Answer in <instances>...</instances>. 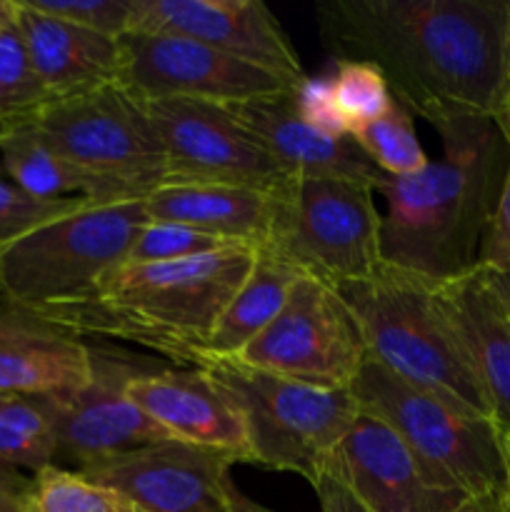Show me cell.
<instances>
[{
	"instance_id": "cell-43",
	"label": "cell",
	"mask_w": 510,
	"mask_h": 512,
	"mask_svg": "<svg viewBox=\"0 0 510 512\" xmlns=\"http://www.w3.org/2000/svg\"><path fill=\"white\" fill-rule=\"evenodd\" d=\"M505 448L510 450V435H505Z\"/></svg>"
},
{
	"instance_id": "cell-17",
	"label": "cell",
	"mask_w": 510,
	"mask_h": 512,
	"mask_svg": "<svg viewBox=\"0 0 510 512\" xmlns=\"http://www.w3.org/2000/svg\"><path fill=\"white\" fill-rule=\"evenodd\" d=\"M128 395L175 440L225 450L238 463H250L243 418L203 368L148 370L130 383Z\"/></svg>"
},
{
	"instance_id": "cell-36",
	"label": "cell",
	"mask_w": 510,
	"mask_h": 512,
	"mask_svg": "<svg viewBox=\"0 0 510 512\" xmlns=\"http://www.w3.org/2000/svg\"><path fill=\"white\" fill-rule=\"evenodd\" d=\"M33 478L0 468V512H33Z\"/></svg>"
},
{
	"instance_id": "cell-16",
	"label": "cell",
	"mask_w": 510,
	"mask_h": 512,
	"mask_svg": "<svg viewBox=\"0 0 510 512\" xmlns=\"http://www.w3.org/2000/svg\"><path fill=\"white\" fill-rule=\"evenodd\" d=\"M328 468L368 512H455L468 495L430 483L403 440L373 415L360 413Z\"/></svg>"
},
{
	"instance_id": "cell-33",
	"label": "cell",
	"mask_w": 510,
	"mask_h": 512,
	"mask_svg": "<svg viewBox=\"0 0 510 512\" xmlns=\"http://www.w3.org/2000/svg\"><path fill=\"white\" fill-rule=\"evenodd\" d=\"M295 108L300 118L318 133L328 138H350L348 120L335 103L330 78H305L295 88Z\"/></svg>"
},
{
	"instance_id": "cell-31",
	"label": "cell",
	"mask_w": 510,
	"mask_h": 512,
	"mask_svg": "<svg viewBox=\"0 0 510 512\" xmlns=\"http://www.w3.org/2000/svg\"><path fill=\"white\" fill-rule=\"evenodd\" d=\"M83 203H88V200H38L15 188L8 178H0V253L33 228L58 218V215L70 213Z\"/></svg>"
},
{
	"instance_id": "cell-14",
	"label": "cell",
	"mask_w": 510,
	"mask_h": 512,
	"mask_svg": "<svg viewBox=\"0 0 510 512\" xmlns=\"http://www.w3.org/2000/svg\"><path fill=\"white\" fill-rule=\"evenodd\" d=\"M238 458L225 450L165 440L75 470L115 490L145 512H230V470Z\"/></svg>"
},
{
	"instance_id": "cell-3",
	"label": "cell",
	"mask_w": 510,
	"mask_h": 512,
	"mask_svg": "<svg viewBox=\"0 0 510 512\" xmlns=\"http://www.w3.org/2000/svg\"><path fill=\"white\" fill-rule=\"evenodd\" d=\"M255 255V248H230L170 263H125L83 300L40 315L80 338L128 340L200 368L210 335Z\"/></svg>"
},
{
	"instance_id": "cell-23",
	"label": "cell",
	"mask_w": 510,
	"mask_h": 512,
	"mask_svg": "<svg viewBox=\"0 0 510 512\" xmlns=\"http://www.w3.org/2000/svg\"><path fill=\"white\" fill-rule=\"evenodd\" d=\"M303 270L295 268L273 250L258 248L248 278L230 298L228 308L220 315L208 348L203 355V368L208 360H235L283 310L290 290L295 288Z\"/></svg>"
},
{
	"instance_id": "cell-1",
	"label": "cell",
	"mask_w": 510,
	"mask_h": 512,
	"mask_svg": "<svg viewBox=\"0 0 510 512\" xmlns=\"http://www.w3.org/2000/svg\"><path fill=\"white\" fill-rule=\"evenodd\" d=\"M508 0H328L325 48L370 63L390 93L430 125L453 115L498 120Z\"/></svg>"
},
{
	"instance_id": "cell-19",
	"label": "cell",
	"mask_w": 510,
	"mask_h": 512,
	"mask_svg": "<svg viewBox=\"0 0 510 512\" xmlns=\"http://www.w3.org/2000/svg\"><path fill=\"white\" fill-rule=\"evenodd\" d=\"M90 378V345L35 310L0 298V395H65Z\"/></svg>"
},
{
	"instance_id": "cell-10",
	"label": "cell",
	"mask_w": 510,
	"mask_h": 512,
	"mask_svg": "<svg viewBox=\"0 0 510 512\" xmlns=\"http://www.w3.org/2000/svg\"><path fill=\"white\" fill-rule=\"evenodd\" d=\"M368 358L348 300L333 283L305 273L278 318L235 360L315 388L350 390Z\"/></svg>"
},
{
	"instance_id": "cell-6",
	"label": "cell",
	"mask_w": 510,
	"mask_h": 512,
	"mask_svg": "<svg viewBox=\"0 0 510 512\" xmlns=\"http://www.w3.org/2000/svg\"><path fill=\"white\" fill-rule=\"evenodd\" d=\"M350 393L360 413L378 418L403 440L430 483L468 498L503 493L508 450L490 418L405 383L370 358Z\"/></svg>"
},
{
	"instance_id": "cell-41",
	"label": "cell",
	"mask_w": 510,
	"mask_h": 512,
	"mask_svg": "<svg viewBox=\"0 0 510 512\" xmlns=\"http://www.w3.org/2000/svg\"><path fill=\"white\" fill-rule=\"evenodd\" d=\"M500 503H503V512H510V450L508 455H505V488L503 495H500Z\"/></svg>"
},
{
	"instance_id": "cell-28",
	"label": "cell",
	"mask_w": 510,
	"mask_h": 512,
	"mask_svg": "<svg viewBox=\"0 0 510 512\" xmlns=\"http://www.w3.org/2000/svg\"><path fill=\"white\" fill-rule=\"evenodd\" d=\"M33 488V512H145L125 495L60 465L35 473Z\"/></svg>"
},
{
	"instance_id": "cell-12",
	"label": "cell",
	"mask_w": 510,
	"mask_h": 512,
	"mask_svg": "<svg viewBox=\"0 0 510 512\" xmlns=\"http://www.w3.org/2000/svg\"><path fill=\"white\" fill-rule=\"evenodd\" d=\"M115 85L133 100H198L225 108L298 88L210 45L168 33L123 35Z\"/></svg>"
},
{
	"instance_id": "cell-15",
	"label": "cell",
	"mask_w": 510,
	"mask_h": 512,
	"mask_svg": "<svg viewBox=\"0 0 510 512\" xmlns=\"http://www.w3.org/2000/svg\"><path fill=\"white\" fill-rule=\"evenodd\" d=\"M130 33H168L300 85L303 63L270 8L260 0H133Z\"/></svg>"
},
{
	"instance_id": "cell-24",
	"label": "cell",
	"mask_w": 510,
	"mask_h": 512,
	"mask_svg": "<svg viewBox=\"0 0 510 512\" xmlns=\"http://www.w3.org/2000/svg\"><path fill=\"white\" fill-rule=\"evenodd\" d=\"M0 165L15 188L38 200L80 198L98 203L95 188L85 175L70 168L48 143L38 135L33 125L13 130L0 138Z\"/></svg>"
},
{
	"instance_id": "cell-9",
	"label": "cell",
	"mask_w": 510,
	"mask_h": 512,
	"mask_svg": "<svg viewBox=\"0 0 510 512\" xmlns=\"http://www.w3.org/2000/svg\"><path fill=\"white\" fill-rule=\"evenodd\" d=\"M375 190L350 178H293L265 250L303 273L338 285L358 283L383 265Z\"/></svg>"
},
{
	"instance_id": "cell-42",
	"label": "cell",
	"mask_w": 510,
	"mask_h": 512,
	"mask_svg": "<svg viewBox=\"0 0 510 512\" xmlns=\"http://www.w3.org/2000/svg\"><path fill=\"white\" fill-rule=\"evenodd\" d=\"M15 13V0H0V33L8 25V20L13 18Z\"/></svg>"
},
{
	"instance_id": "cell-35",
	"label": "cell",
	"mask_w": 510,
	"mask_h": 512,
	"mask_svg": "<svg viewBox=\"0 0 510 512\" xmlns=\"http://www.w3.org/2000/svg\"><path fill=\"white\" fill-rule=\"evenodd\" d=\"M313 490L318 495L323 512H368L333 468H325V473L320 475Z\"/></svg>"
},
{
	"instance_id": "cell-8",
	"label": "cell",
	"mask_w": 510,
	"mask_h": 512,
	"mask_svg": "<svg viewBox=\"0 0 510 512\" xmlns=\"http://www.w3.org/2000/svg\"><path fill=\"white\" fill-rule=\"evenodd\" d=\"M40 138L95 188L98 203L145 200L165 185V155L140 105L118 85L55 100L35 118Z\"/></svg>"
},
{
	"instance_id": "cell-34",
	"label": "cell",
	"mask_w": 510,
	"mask_h": 512,
	"mask_svg": "<svg viewBox=\"0 0 510 512\" xmlns=\"http://www.w3.org/2000/svg\"><path fill=\"white\" fill-rule=\"evenodd\" d=\"M478 268L493 270V273H510V165L503 188H500L493 220H490L483 245H480Z\"/></svg>"
},
{
	"instance_id": "cell-25",
	"label": "cell",
	"mask_w": 510,
	"mask_h": 512,
	"mask_svg": "<svg viewBox=\"0 0 510 512\" xmlns=\"http://www.w3.org/2000/svg\"><path fill=\"white\" fill-rule=\"evenodd\" d=\"M55 453V395H0V468L35 475Z\"/></svg>"
},
{
	"instance_id": "cell-4",
	"label": "cell",
	"mask_w": 510,
	"mask_h": 512,
	"mask_svg": "<svg viewBox=\"0 0 510 512\" xmlns=\"http://www.w3.org/2000/svg\"><path fill=\"white\" fill-rule=\"evenodd\" d=\"M338 290L360 320L370 360L405 383L490 418L488 400L435 303L430 280L383 263L365 280Z\"/></svg>"
},
{
	"instance_id": "cell-27",
	"label": "cell",
	"mask_w": 510,
	"mask_h": 512,
	"mask_svg": "<svg viewBox=\"0 0 510 512\" xmlns=\"http://www.w3.org/2000/svg\"><path fill=\"white\" fill-rule=\"evenodd\" d=\"M358 148L385 175H413L430 163L413 125V113L393 98L380 118L350 133Z\"/></svg>"
},
{
	"instance_id": "cell-5",
	"label": "cell",
	"mask_w": 510,
	"mask_h": 512,
	"mask_svg": "<svg viewBox=\"0 0 510 512\" xmlns=\"http://www.w3.org/2000/svg\"><path fill=\"white\" fill-rule=\"evenodd\" d=\"M145 200L83 203L0 253V298L28 310L73 305L125 265L148 225Z\"/></svg>"
},
{
	"instance_id": "cell-22",
	"label": "cell",
	"mask_w": 510,
	"mask_h": 512,
	"mask_svg": "<svg viewBox=\"0 0 510 512\" xmlns=\"http://www.w3.org/2000/svg\"><path fill=\"white\" fill-rule=\"evenodd\" d=\"M148 218L215 235L243 248H263L280 213V193L235 185L165 183L145 198Z\"/></svg>"
},
{
	"instance_id": "cell-26",
	"label": "cell",
	"mask_w": 510,
	"mask_h": 512,
	"mask_svg": "<svg viewBox=\"0 0 510 512\" xmlns=\"http://www.w3.org/2000/svg\"><path fill=\"white\" fill-rule=\"evenodd\" d=\"M50 103L53 100L35 73L28 45L13 13L0 33V138L33 125Z\"/></svg>"
},
{
	"instance_id": "cell-40",
	"label": "cell",
	"mask_w": 510,
	"mask_h": 512,
	"mask_svg": "<svg viewBox=\"0 0 510 512\" xmlns=\"http://www.w3.org/2000/svg\"><path fill=\"white\" fill-rule=\"evenodd\" d=\"M485 275H488L490 288L498 293V298L503 300L505 308L510 310V273H493V270H485Z\"/></svg>"
},
{
	"instance_id": "cell-39",
	"label": "cell",
	"mask_w": 510,
	"mask_h": 512,
	"mask_svg": "<svg viewBox=\"0 0 510 512\" xmlns=\"http://www.w3.org/2000/svg\"><path fill=\"white\" fill-rule=\"evenodd\" d=\"M230 512H275V510L255 503L253 498H248V495H245L243 490L233 483L230 485Z\"/></svg>"
},
{
	"instance_id": "cell-38",
	"label": "cell",
	"mask_w": 510,
	"mask_h": 512,
	"mask_svg": "<svg viewBox=\"0 0 510 512\" xmlns=\"http://www.w3.org/2000/svg\"><path fill=\"white\" fill-rule=\"evenodd\" d=\"M503 493H490V495H475L468 498L455 512H503V503H500Z\"/></svg>"
},
{
	"instance_id": "cell-21",
	"label": "cell",
	"mask_w": 510,
	"mask_h": 512,
	"mask_svg": "<svg viewBox=\"0 0 510 512\" xmlns=\"http://www.w3.org/2000/svg\"><path fill=\"white\" fill-rule=\"evenodd\" d=\"M15 18L50 100H68L118 80L120 40L38 13L15 0Z\"/></svg>"
},
{
	"instance_id": "cell-2",
	"label": "cell",
	"mask_w": 510,
	"mask_h": 512,
	"mask_svg": "<svg viewBox=\"0 0 510 512\" xmlns=\"http://www.w3.org/2000/svg\"><path fill=\"white\" fill-rule=\"evenodd\" d=\"M433 128L443 155L413 175L378 173L373 190L385 200L383 263L445 283L478 268L510 140L490 115H453Z\"/></svg>"
},
{
	"instance_id": "cell-32",
	"label": "cell",
	"mask_w": 510,
	"mask_h": 512,
	"mask_svg": "<svg viewBox=\"0 0 510 512\" xmlns=\"http://www.w3.org/2000/svg\"><path fill=\"white\" fill-rule=\"evenodd\" d=\"M38 13L120 40L130 33L133 0H23Z\"/></svg>"
},
{
	"instance_id": "cell-7",
	"label": "cell",
	"mask_w": 510,
	"mask_h": 512,
	"mask_svg": "<svg viewBox=\"0 0 510 512\" xmlns=\"http://www.w3.org/2000/svg\"><path fill=\"white\" fill-rule=\"evenodd\" d=\"M203 370L243 418L250 463L298 473L310 485L360 418L350 390L315 388L240 360H208Z\"/></svg>"
},
{
	"instance_id": "cell-37",
	"label": "cell",
	"mask_w": 510,
	"mask_h": 512,
	"mask_svg": "<svg viewBox=\"0 0 510 512\" xmlns=\"http://www.w3.org/2000/svg\"><path fill=\"white\" fill-rule=\"evenodd\" d=\"M498 125L510 140V0H508V18H505L503 35V98H500Z\"/></svg>"
},
{
	"instance_id": "cell-29",
	"label": "cell",
	"mask_w": 510,
	"mask_h": 512,
	"mask_svg": "<svg viewBox=\"0 0 510 512\" xmlns=\"http://www.w3.org/2000/svg\"><path fill=\"white\" fill-rule=\"evenodd\" d=\"M330 80H333L335 103L348 120L350 133L360 125L380 118L393 105V93H390L383 73L370 63L343 60L335 65Z\"/></svg>"
},
{
	"instance_id": "cell-18",
	"label": "cell",
	"mask_w": 510,
	"mask_h": 512,
	"mask_svg": "<svg viewBox=\"0 0 510 512\" xmlns=\"http://www.w3.org/2000/svg\"><path fill=\"white\" fill-rule=\"evenodd\" d=\"M433 295L505 438L510 435V310L490 288L483 268L433 283Z\"/></svg>"
},
{
	"instance_id": "cell-20",
	"label": "cell",
	"mask_w": 510,
	"mask_h": 512,
	"mask_svg": "<svg viewBox=\"0 0 510 512\" xmlns=\"http://www.w3.org/2000/svg\"><path fill=\"white\" fill-rule=\"evenodd\" d=\"M230 113L255 135L290 178H350L370 185L378 178L380 170L353 138H328L300 118L295 88L230 105Z\"/></svg>"
},
{
	"instance_id": "cell-13",
	"label": "cell",
	"mask_w": 510,
	"mask_h": 512,
	"mask_svg": "<svg viewBox=\"0 0 510 512\" xmlns=\"http://www.w3.org/2000/svg\"><path fill=\"white\" fill-rule=\"evenodd\" d=\"M148 370L153 368L123 350L90 345L88 383L75 393L55 395V465L65 460L80 470L145 445L175 440L128 395L130 383Z\"/></svg>"
},
{
	"instance_id": "cell-11",
	"label": "cell",
	"mask_w": 510,
	"mask_h": 512,
	"mask_svg": "<svg viewBox=\"0 0 510 512\" xmlns=\"http://www.w3.org/2000/svg\"><path fill=\"white\" fill-rule=\"evenodd\" d=\"M165 155V183L283 193L290 178L230 108L198 100H135Z\"/></svg>"
},
{
	"instance_id": "cell-30",
	"label": "cell",
	"mask_w": 510,
	"mask_h": 512,
	"mask_svg": "<svg viewBox=\"0 0 510 512\" xmlns=\"http://www.w3.org/2000/svg\"><path fill=\"white\" fill-rule=\"evenodd\" d=\"M230 248H243V245L228 243V240L185 228V225L148 220L135 240L128 263H170V260H188Z\"/></svg>"
}]
</instances>
